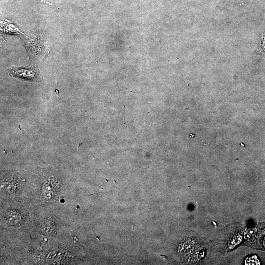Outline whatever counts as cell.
<instances>
[{"label":"cell","mask_w":265,"mask_h":265,"mask_svg":"<svg viewBox=\"0 0 265 265\" xmlns=\"http://www.w3.org/2000/svg\"><path fill=\"white\" fill-rule=\"evenodd\" d=\"M254 54L258 55H265V28L261 33L258 47Z\"/></svg>","instance_id":"cell-2"},{"label":"cell","mask_w":265,"mask_h":265,"mask_svg":"<svg viewBox=\"0 0 265 265\" xmlns=\"http://www.w3.org/2000/svg\"><path fill=\"white\" fill-rule=\"evenodd\" d=\"M245 265H260V262L257 256L252 255L247 257L245 260Z\"/></svg>","instance_id":"cell-3"},{"label":"cell","mask_w":265,"mask_h":265,"mask_svg":"<svg viewBox=\"0 0 265 265\" xmlns=\"http://www.w3.org/2000/svg\"><path fill=\"white\" fill-rule=\"evenodd\" d=\"M10 75L22 81L40 82L41 76L33 66L27 67H12L8 70Z\"/></svg>","instance_id":"cell-1"}]
</instances>
